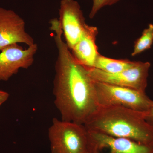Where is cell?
Masks as SVG:
<instances>
[{"mask_svg": "<svg viewBox=\"0 0 153 153\" xmlns=\"http://www.w3.org/2000/svg\"><path fill=\"white\" fill-rule=\"evenodd\" d=\"M150 66L149 62L138 61L133 67L118 73H107L94 68L87 69L91 77L96 82L146 92Z\"/></svg>", "mask_w": 153, "mask_h": 153, "instance_id": "5b68a950", "label": "cell"}, {"mask_svg": "<svg viewBox=\"0 0 153 153\" xmlns=\"http://www.w3.org/2000/svg\"><path fill=\"white\" fill-rule=\"evenodd\" d=\"M10 94L7 91L0 90V106L8 99Z\"/></svg>", "mask_w": 153, "mask_h": 153, "instance_id": "9a60e30c", "label": "cell"}, {"mask_svg": "<svg viewBox=\"0 0 153 153\" xmlns=\"http://www.w3.org/2000/svg\"><path fill=\"white\" fill-rule=\"evenodd\" d=\"M84 125L88 130L153 146V126L143 113L122 107H100Z\"/></svg>", "mask_w": 153, "mask_h": 153, "instance_id": "7a4b0ae2", "label": "cell"}, {"mask_svg": "<svg viewBox=\"0 0 153 153\" xmlns=\"http://www.w3.org/2000/svg\"><path fill=\"white\" fill-rule=\"evenodd\" d=\"M51 153H87L84 125L54 118L48 131Z\"/></svg>", "mask_w": 153, "mask_h": 153, "instance_id": "3957f363", "label": "cell"}, {"mask_svg": "<svg viewBox=\"0 0 153 153\" xmlns=\"http://www.w3.org/2000/svg\"><path fill=\"white\" fill-rule=\"evenodd\" d=\"M95 89L100 107H122L145 113L153 103L145 91L96 81Z\"/></svg>", "mask_w": 153, "mask_h": 153, "instance_id": "277c9868", "label": "cell"}, {"mask_svg": "<svg viewBox=\"0 0 153 153\" xmlns=\"http://www.w3.org/2000/svg\"><path fill=\"white\" fill-rule=\"evenodd\" d=\"M144 117L148 123L153 126V103L147 112L144 113Z\"/></svg>", "mask_w": 153, "mask_h": 153, "instance_id": "5bb4252c", "label": "cell"}, {"mask_svg": "<svg viewBox=\"0 0 153 153\" xmlns=\"http://www.w3.org/2000/svg\"><path fill=\"white\" fill-rule=\"evenodd\" d=\"M120 0H92V6L89 17L93 19L99 11L106 6L113 5L118 2Z\"/></svg>", "mask_w": 153, "mask_h": 153, "instance_id": "4fadbf2b", "label": "cell"}, {"mask_svg": "<svg viewBox=\"0 0 153 153\" xmlns=\"http://www.w3.org/2000/svg\"><path fill=\"white\" fill-rule=\"evenodd\" d=\"M49 23L58 51L53 81L54 103L62 120L84 125L100 107L95 81L87 68L75 60L63 41L58 19H51Z\"/></svg>", "mask_w": 153, "mask_h": 153, "instance_id": "6da1fadb", "label": "cell"}, {"mask_svg": "<svg viewBox=\"0 0 153 153\" xmlns=\"http://www.w3.org/2000/svg\"><path fill=\"white\" fill-rule=\"evenodd\" d=\"M97 28L87 25L83 35L70 50L75 60L87 68H94L100 53L96 44Z\"/></svg>", "mask_w": 153, "mask_h": 153, "instance_id": "30bf717a", "label": "cell"}, {"mask_svg": "<svg viewBox=\"0 0 153 153\" xmlns=\"http://www.w3.org/2000/svg\"><path fill=\"white\" fill-rule=\"evenodd\" d=\"M59 14L65 42L71 50L82 37L87 25L80 5L75 0H61Z\"/></svg>", "mask_w": 153, "mask_h": 153, "instance_id": "52a82bcc", "label": "cell"}, {"mask_svg": "<svg viewBox=\"0 0 153 153\" xmlns=\"http://www.w3.org/2000/svg\"><path fill=\"white\" fill-rule=\"evenodd\" d=\"M86 130L87 153H153V146Z\"/></svg>", "mask_w": 153, "mask_h": 153, "instance_id": "8992f818", "label": "cell"}, {"mask_svg": "<svg viewBox=\"0 0 153 153\" xmlns=\"http://www.w3.org/2000/svg\"><path fill=\"white\" fill-rule=\"evenodd\" d=\"M153 44V25L150 24L143 31L141 36L135 41L132 56H136L149 49Z\"/></svg>", "mask_w": 153, "mask_h": 153, "instance_id": "7c38bea8", "label": "cell"}, {"mask_svg": "<svg viewBox=\"0 0 153 153\" xmlns=\"http://www.w3.org/2000/svg\"><path fill=\"white\" fill-rule=\"evenodd\" d=\"M38 49V45L35 43L25 49L18 44L3 49L0 52V80L7 81L20 68L30 67L34 62Z\"/></svg>", "mask_w": 153, "mask_h": 153, "instance_id": "ba28073f", "label": "cell"}, {"mask_svg": "<svg viewBox=\"0 0 153 153\" xmlns=\"http://www.w3.org/2000/svg\"><path fill=\"white\" fill-rule=\"evenodd\" d=\"M19 43L28 47L35 44L25 30L24 19L14 11L0 7V52L7 46Z\"/></svg>", "mask_w": 153, "mask_h": 153, "instance_id": "9c48e42d", "label": "cell"}, {"mask_svg": "<svg viewBox=\"0 0 153 153\" xmlns=\"http://www.w3.org/2000/svg\"><path fill=\"white\" fill-rule=\"evenodd\" d=\"M138 61L117 60L105 57L100 54L94 68L109 73H116L127 70L136 65Z\"/></svg>", "mask_w": 153, "mask_h": 153, "instance_id": "8fae6325", "label": "cell"}]
</instances>
